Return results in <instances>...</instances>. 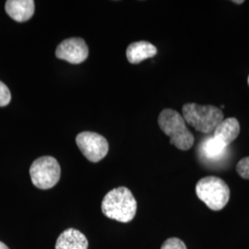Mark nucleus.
<instances>
[{"mask_svg":"<svg viewBox=\"0 0 249 249\" xmlns=\"http://www.w3.org/2000/svg\"><path fill=\"white\" fill-rule=\"evenodd\" d=\"M240 133V124L234 117L223 120L214 129L213 138L228 147Z\"/></svg>","mask_w":249,"mask_h":249,"instance_id":"obj_9","label":"nucleus"},{"mask_svg":"<svg viewBox=\"0 0 249 249\" xmlns=\"http://www.w3.org/2000/svg\"><path fill=\"white\" fill-rule=\"evenodd\" d=\"M248 82H249V79H248Z\"/></svg>","mask_w":249,"mask_h":249,"instance_id":"obj_18","label":"nucleus"},{"mask_svg":"<svg viewBox=\"0 0 249 249\" xmlns=\"http://www.w3.org/2000/svg\"><path fill=\"white\" fill-rule=\"evenodd\" d=\"M11 101V93L8 86L0 80V107L8 106Z\"/></svg>","mask_w":249,"mask_h":249,"instance_id":"obj_13","label":"nucleus"},{"mask_svg":"<svg viewBox=\"0 0 249 249\" xmlns=\"http://www.w3.org/2000/svg\"><path fill=\"white\" fill-rule=\"evenodd\" d=\"M158 124L165 135L170 137V143L179 150H189L195 142L193 134L186 125L184 117L173 109H164L160 112Z\"/></svg>","mask_w":249,"mask_h":249,"instance_id":"obj_2","label":"nucleus"},{"mask_svg":"<svg viewBox=\"0 0 249 249\" xmlns=\"http://www.w3.org/2000/svg\"><path fill=\"white\" fill-rule=\"evenodd\" d=\"M33 184L40 189H50L54 187L61 176L58 161L52 156H43L36 159L30 167Z\"/></svg>","mask_w":249,"mask_h":249,"instance_id":"obj_5","label":"nucleus"},{"mask_svg":"<svg viewBox=\"0 0 249 249\" xmlns=\"http://www.w3.org/2000/svg\"><path fill=\"white\" fill-rule=\"evenodd\" d=\"M137 200L132 192L124 187L112 189L102 201L103 213L120 223L131 222L137 213Z\"/></svg>","mask_w":249,"mask_h":249,"instance_id":"obj_1","label":"nucleus"},{"mask_svg":"<svg viewBox=\"0 0 249 249\" xmlns=\"http://www.w3.org/2000/svg\"><path fill=\"white\" fill-rule=\"evenodd\" d=\"M197 197L213 211H221L230 198V189L221 178L207 177L200 179L196 186Z\"/></svg>","mask_w":249,"mask_h":249,"instance_id":"obj_4","label":"nucleus"},{"mask_svg":"<svg viewBox=\"0 0 249 249\" xmlns=\"http://www.w3.org/2000/svg\"><path fill=\"white\" fill-rule=\"evenodd\" d=\"M227 147L223 144L215 140L213 137L208 138L205 140L202 144V151L205 156L209 159L216 160L222 157L226 151Z\"/></svg>","mask_w":249,"mask_h":249,"instance_id":"obj_12","label":"nucleus"},{"mask_svg":"<svg viewBox=\"0 0 249 249\" xmlns=\"http://www.w3.org/2000/svg\"><path fill=\"white\" fill-rule=\"evenodd\" d=\"M182 116L187 124L203 133L212 132L223 120V111L213 106L186 104L182 108Z\"/></svg>","mask_w":249,"mask_h":249,"instance_id":"obj_3","label":"nucleus"},{"mask_svg":"<svg viewBox=\"0 0 249 249\" xmlns=\"http://www.w3.org/2000/svg\"><path fill=\"white\" fill-rule=\"evenodd\" d=\"M89 55V48L82 38L73 37L64 40L57 45L55 56L71 64L84 62Z\"/></svg>","mask_w":249,"mask_h":249,"instance_id":"obj_7","label":"nucleus"},{"mask_svg":"<svg viewBox=\"0 0 249 249\" xmlns=\"http://www.w3.org/2000/svg\"><path fill=\"white\" fill-rule=\"evenodd\" d=\"M157 53V48L154 45L146 42H135L126 48V58L131 64H139L143 60L151 58Z\"/></svg>","mask_w":249,"mask_h":249,"instance_id":"obj_11","label":"nucleus"},{"mask_svg":"<svg viewBox=\"0 0 249 249\" xmlns=\"http://www.w3.org/2000/svg\"><path fill=\"white\" fill-rule=\"evenodd\" d=\"M232 2L235 3V4H243V3H244L243 0H240V1H232Z\"/></svg>","mask_w":249,"mask_h":249,"instance_id":"obj_17","label":"nucleus"},{"mask_svg":"<svg viewBox=\"0 0 249 249\" xmlns=\"http://www.w3.org/2000/svg\"><path fill=\"white\" fill-rule=\"evenodd\" d=\"M160 249H187L185 243L178 238H169L163 243Z\"/></svg>","mask_w":249,"mask_h":249,"instance_id":"obj_14","label":"nucleus"},{"mask_svg":"<svg viewBox=\"0 0 249 249\" xmlns=\"http://www.w3.org/2000/svg\"><path fill=\"white\" fill-rule=\"evenodd\" d=\"M76 143L82 154L91 162L103 160L109 151L107 139L95 132H81L76 137Z\"/></svg>","mask_w":249,"mask_h":249,"instance_id":"obj_6","label":"nucleus"},{"mask_svg":"<svg viewBox=\"0 0 249 249\" xmlns=\"http://www.w3.org/2000/svg\"><path fill=\"white\" fill-rule=\"evenodd\" d=\"M0 249H9V247L6 245V244H4L3 242H1L0 241Z\"/></svg>","mask_w":249,"mask_h":249,"instance_id":"obj_16","label":"nucleus"},{"mask_svg":"<svg viewBox=\"0 0 249 249\" xmlns=\"http://www.w3.org/2000/svg\"><path fill=\"white\" fill-rule=\"evenodd\" d=\"M5 9L12 19L24 22L34 16L36 5L33 0H8Z\"/></svg>","mask_w":249,"mask_h":249,"instance_id":"obj_8","label":"nucleus"},{"mask_svg":"<svg viewBox=\"0 0 249 249\" xmlns=\"http://www.w3.org/2000/svg\"><path fill=\"white\" fill-rule=\"evenodd\" d=\"M236 171L241 178L249 179V157L243 158L236 165Z\"/></svg>","mask_w":249,"mask_h":249,"instance_id":"obj_15","label":"nucleus"},{"mask_svg":"<svg viewBox=\"0 0 249 249\" xmlns=\"http://www.w3.org/2000/svg\"><path fill=\"white\" fill-rule=\"evenodd\" d=\"M86 236L77 229L70 228L60 233L55 243V249H88Z\"/></svg>","mask_w":249,"mask_h":249,"instance_id":"obj_10","label":"nucleus"}]
</instances>
